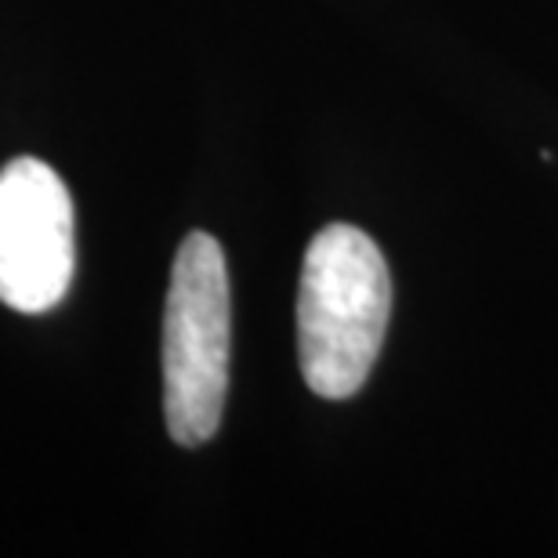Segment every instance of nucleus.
I'll use <instances>...</instances> for the list:
<instances>
[{"label": "nucleus", "instance_id": "obj_3", "mask_svg": "<svg viewBox=\"0 0 558 558\" xmlns=\"http://www.w3.org/2000/svg\"><path fill=\"white\" fill-rule=\"evenodd\" d=\"M73 199L44 160L0 167V301L15 312H51L73 283Z\"/></svg>", "mask_w": 558, "mask_h": 558}, {"label": "nucleus", "instance_id": "obj_2", "mask_svg": "<svg viewBox=\"0 0 558 558\" xmlns=\"http://www.w3.org/2000/svg\"><path fill=\"white\" fill-rule=\"evenodd\" d=\"M232 294L221 243L189 232L174 254L163 312V414L178 446L215 439L229 396Z\"/></svg>", "mask_w": 558, "mask_h": 558}, {"label": "nucleus", "instance_id": "obj_1", "mask_svg": "<svg viewBox=\"0 0 558 558\" xmlns=\"http://www.w3.org/2000/svg\"><path fill=\"white\" fill-rule=\"evenodd\" d=\"M392 312L385 254L363 229L333 221L305 251L298 290V360L323 399H349L371 377Z\"/></svg>", "mask_w": 558, "mask_h": 558}]
</instances>
